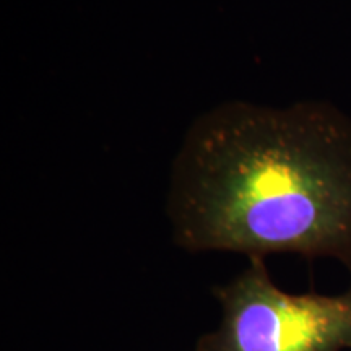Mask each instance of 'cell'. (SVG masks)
<instances>
[{
	"instance_id": "cell-2",
	"label": "cell",
	"mask_w": 351,
	"mask_h": 351,
	"mask_svg": "<svg viewBox=\"0 0 351 351\" xmlns=\"http://www.w3.org/2000/svg\"><path fill=\"white\" fill-rule=\"evenodd\" d=\"M213 295L221 320L195 351L351 350V285L340 295H291L274 283L265 258L252 257Z\"/></svg>"
},
{
	"instance_id": "cell-1",
	"label": "cell",
	"mask_w": 351,
	"mask_h": 351,
	"mask_svg": "<svg viewBox=\"0 0 351 351\" xmlns=\"http://www.w3.org/2000/svg\"><path fill=\"white\" fill-rule=\"evenodd\" d=\"M168 217L189 252L300 254L351 275V117L327 101H226L191 125Z\"/></svg>"
}]
</instances>
